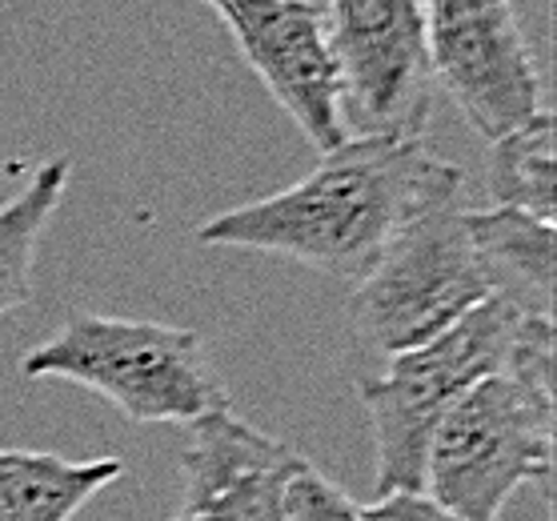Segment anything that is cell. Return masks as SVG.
I'll return each instance as SVG.
<instances>
[{"label": "cell", "instance_id": "cell-10", "mask_svg": "<svg viewBox=\"0 0 557 521\" xmlns=\"http://www.w3.org/2000/svg\"><path fill=\"white\" fill-rule=\"evenodd\" d=\"M466 230L494 281V297L533 318H554V225L513 209H466Z\"/></svg>", "mask_w": 557, "mask_h": 521}, {"label": "cell", "instance_id": "cell-5", "mask_svg": "<svg viewBox=\"0 0 557 521\" xmlns=\"http://www.w3.org/2000/svg\"><path fill=\"white\" fill-rule=\"evenodd\" d=\"M494 297V281L469 241L461 197L418 216L354 285L349 325L381 361L430 345Z\"/></svg>", "mask_w": 557, "mask_h": 521}, {"label": "cell", "instance_id": "cell-1", "mask_svg": "<svg viewBox=\"0 0 557 521\" xmlns=\"http://www.w3.org/2000/svg\"><path fill=\"white\" fill-rule=\"evenodd\" d=\"M461 185L466 173L425 140L349 137L297 185L209 216L197 237L357 285L418 216L457 201Z\"/></svg>", "mask_w": 557, "mask_h": 521}, {"label": "cell", "instance_id": "cell-13", "mask_svg": "<svg viewBox=\"0 0 557 521\" xmlns=\"http://www.w3.org/2000/svg\"><path fill=\"white\" fill-rule=\"evenodd\" d=\"M554 113H537L525 125L490 140L485 189L494 209H513L542 225H554Z\"/></svg>", "mask_w": 557, "mask_h": 521}, {"label": "cell", "instance_id": "cell-7", "mask_svg": "<svg viewBox=\"0 0 557 521\" xmlns=\"http://www.w3.org/2000/svg\"><path fill=\"white\" fill-rule=\"evenodd\" d=\"M425 40L433 77L485 140L542 109V77L513 0H425Z\"/></svg>", "mask_w": 557, "mask_h": 521}, {"label": "cell", "instance_id": "cell-14", "mask_svg": "<svg viewBox=\"0 0 557 521\" xmlns=\"http://www.w3.org/2000/svg\"><path fill=\"white\" fill-rule=\"evenodd\" d=\"M285 521H366V506L301 458L285 482Z\"/></svg>", "mask_w": 557, "mask_h": 521}, {"label": "cell", "instance_id": "cell-2", "mask_svg": "<svg viewBox=\"0 0 557 521\" xmlns=\"http://www.w3.org/2000/svg\"><path fill=\"white\" fill-rule=\"evenodd\" d=\"M554 473V321L530 318L506 369L469 389L425 458L433 506L457 521H497L521 485L549 494Z\"/></svg>", "mask_w": 557, "mask_h": 521}, {"label": "cell", "instance_id": "cell-3", "mask_svg": "<svg viewBox=\"0 0 557 521\" xmlns=\"http://www.w3.org/2000/svg\"><path fill=\"white\" fill-rule=\"evenodd\" d=\"M530 318L533 313L518 309L506 297H490L449 333L393 357L381 373L357 382V397L366 406L373 449H377V497L425 489V458H430L433 433L442 430L449 409L473 385L506 369L521 325Z\"/></svg>", "mask_w": 557, "mask_h": 521}, {"label": "cell", "instance_id": "cell-12", "mask_svg": "<svg viewBox=\"0 0 557 521\" xmlns=\"http://www.w3.org/2000/svg\"><path fill=\"white\" fill-rule=\"evenodd\" d=\"M69 177H73V161L52 157L33 173L25 189L0 204V321L28 306V297H33L37 249L49 233L64 189H69Z\"/></svg>", "mask_w": 557, "mask_h": 521}, {"label": "cell", "instance_id": "cell-4", "mask_svg": "<svg viewBox=\"0 0 557 521\" xmlns=\"http://www.w3.org/2000/svg\"><path fill=\"white\" fill-rule=\"evenodd\" d=\"M33 382L85 385L128 421H201L228 409V394L205 357L201 333L161 321L76 309L21 361Z\"/></svg>", "mask_w": 557, "mask_h": 521}, {"label": "cell", "instance_id": "cell-6", "mask_svg": "<svg viewBox=\"0 0 557 521\" xmlns=\"http://www.w3.org/2000/svg\"><path fill=\"white\" fill-rule=\"evenodd\" d=\"M349 137L421 140L433 113L425 0H325Z\"/></svg>", "mask_w": 557, "mask_h": 521}, {"label": "cell", "instance_id": "cell-15", "mask_svg": "<svg viewBox=\"0 0 557 521\" xmlns=\"http://www.w3.org/2000/svg\"><path fill=\"white\" fill-rule=\"evenodd\" d=\"M366 521H457L425 494H389L366 506Z\"/></svg>", "mask_w": 557, "mask_h": 521}, {"label": "cell", "instance_id": "cell-9", "mask_svg": "<svg viewBox=\"0 0 557 521\" xmlns=\"http://www.w3.org/2000/svg\"><path fill=\"white\" fill-rule=\"evenodd\" d=\"M301 454L233 409L193 421L181 454L185 506L173 521H285V482Z\"/></svg>", "mask_w": 557, "mask_h": 521}, {"label": "cell", "instance_id": "cell-8", "mask_svg": "<svg viewBox=\"0 0 557 521\" xmlns=\"http://www.w3.org/2000/svg\"><path fill=\"white\" fill-rule=\"evenodd\" d=\"M237 40L273 101L289 113L317 153L349 140L342 116V73L317 0H205Z\"/></svg>", "mask_w": 557, "mask_h": 521}, {"label": "cell", "instance_id": "cell-11", "mask_svg": "<svg viewBox=\"0 0 557 521\" xmlns=\"http://www.w3.org/2000/svg\"><path fill=\"white\" fill-rule=\"evenodd\" d=\"M121 470L116 458L64 461L57 454L0 449V521H73Z\"/></svg>", "mask_w": 557, "mask_h": 521}]
</instances>
